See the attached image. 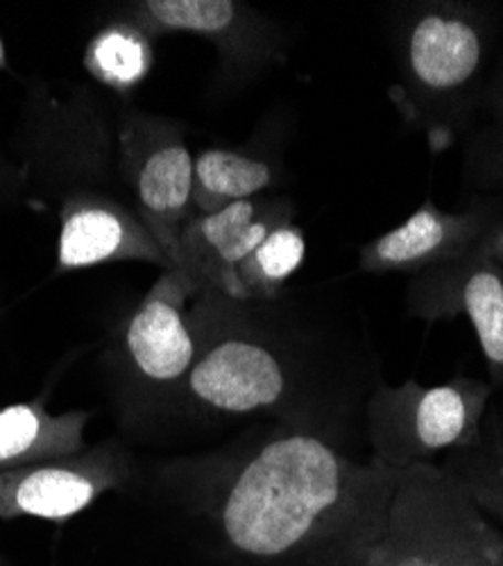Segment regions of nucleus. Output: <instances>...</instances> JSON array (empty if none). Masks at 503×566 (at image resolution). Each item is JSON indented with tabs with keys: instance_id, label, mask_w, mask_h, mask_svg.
<instances>
[{
	"instance_id": "f257e3e1",
	"label": "nucleus",
	"mask_w": 503,
	"mask_h": 566,
	"mask_svg": "<svg viewBox=\"0 0 503 566\" xmlns=\"http://www.w3.org/2000/svg\"><path fill=\"white\" fill-rule=\"evenodd\" d=\"M224 551L252 566H363L381 542L401 471L284 427L170 469Z\"/></svg>"
},
{
	"instance_id": "f03ea898",
	"label": "nucleus",
	"mask_w": 503,
	"mask_h": 566,
	"mask_svg": "<svg viewBox=\"0 0 503 566\" xmlns=\"http://www.w3.org/2000/svg\"><path fill=\"white\" fill-rule=\"evenodd\" d=\"M191 319L198 358L181 390L191 406L218 417L277 415L347 449L338 419L317 401L311 354L259 324L248 302L200 295Z\"/></svg>"
},
{
	"instance_id": "7ed1b4c3",
	"label": "nucleus",
	"mask_w": 503,
	"mask_h": 566,
	"mask_svg": "<svg viewBox=\"0 0 503 566\" xmlns=\"http://www.w3.org/2000/svg\"><path fill=\"white\" fill-rule=\"evenodd\" d=\"M499 28V10L488 3L418 0L397 6L390 25V101L433 153L461 144L496 62Z\"/></svg>"
},
{
	"instance_id": "20e7f679",
	"label": "nucleus",
	"mask_w": 503,
	"mask_h": 566,
	"mask_svg": "<svg viewBox=\"0 0 503 566\" xmlns=\"http://www.w3.org/2000/svg\"><path fill=\"white\" fill-rule=\"evenodd\" d=\"M363 566H503V528L433 464L401 471L388 528Z\"/></svg>"
},
{
	"instance_id": "39448f33",
	"label": "nucleus",
	"mask_w": 503,
	"mask_h": 566,
	"mask_svg": "<svg viewBox=\"0 0 503 566\" xmlns=\"http://www.w3.org/2000/svg\"><path fill=\"white\" fill-rule=\"evenodd\" d=\"M494 392L488 381L468 376L440 386H422L416 379L392 386L379 379L365 406L370 458L404 471L433 464L438 455L476 449Z\"/></svg>"
},
{
	"instance_id": "423d86ee",
	"label": "nucleus",
	"mask_w": 503,
	"mask_h": 566,
	"mask_svg": "<svg viewBox=\"0 0 503 566\" xmlns=\"http://www.w3.org/2000/svg\"><path fill=\"white\" fill-rule=\"evenodd\" d=\"M125 21L150 39L193 34L209 41L230 77H250L284 60L282 30L234 0H144L125 6Z\"/></svg>"
},
{
	"instance_id": "0eeeda50",
	"label": "nucleus",
	"mask_w": 503,
	"mask_h": 566,
	"mask_svg": "<svg viewBox=\"0 0 503 566\" xmlns=\"http://www.w3.org/2000/svg\"><path fill=\"white\" fill-rule=\"evenodd\" d=\"M127 177L136 198V213L175 268L177 241L193 209V153L185 134L168 120L139 118L127 136Z\"/></svg>"
},
{
	"instance_id": "6e6552de",
	"label": "nucleus",
	"mask_w": 503,
	"mask_h": 566,
	"mask_svg": "<svg viewBox=\"0 0 503 566\" xmlns=\"http://www.w3.org/2000/svg\"><path fill=\"white\" fill-rule=\"evenodd\" d=\"M404 304L408 315L429 324L465 317L479 340L488 384L503 390V268L481 252L449 261L406 283Z\"/></svg>"
},
{
	"instance_id": "1a4fd4ad",
	"label": "nucleus",
	"mask_w": 503,
	"mask_h": 566,
	"mask_svg": "<svg viewBox=\"0 0 503 566\" xmlns=\"http://www.w3.org/2000/svg\"><path fill=\"white\" fill-rule=\"evenodd\" d=\"M291 218V202L280 198H254L213 213H196L179 233L172 270L185 272L202 295L241 302V263L274 227Z\"/></svg>"
},
{
	"instance_id": "9d476101",
	"label": "nucleus",
	"mask_w": 503,
	"mask_h": 566,
	"mask_svg": "<svg viewBox=\"0 0 503 566\" xmlns=\"http://www.w3.org/2000/svg\"><path fill=\"white\" fill-rule=\"evenodd\" d=\"M127 479L129 460L114 444L10 469L0 474V518L66 522Z\"/></svg>"
},
{
	"instance_id": "9b49d317",
	"label": "nucleus",
	"mask_w": 503,
	"mask_h": 566,
	"mask_svg": "<svg viewBox=\"0 0 503 566\" xmlns=\"http://www.w3.org/2000/svg\"><path fill=\"white\" fill-rule=\"evenodd\" d=\"M501 213L503 198L472 196L470 205L461 211H442L436 202L427 200L408 220L365 243L358 252V268L370 274H418L459 261L479 250Z\"/></svg>"
},
{
	"instance_id": "f8f14e48",
	"label": "nucleus",
	"mask_w": 503,
	"mask_h": 566,
	"mask_svg": "<svg viewBox=\"0 0 503 566\" xmlns=\"http://www.w3.org/2000/svg\"><path fill=\"white\" fill-rule=\"evenodd\" d=\"M202 293L179 270H164L125 326V354L155 388L185 390L198 358V334L189 302Z\"/></svg>"
},
{
	"instance_id": "ddd939ff",
	"label": "nucleus",
	"mask_w": 503,
	"mask_h": 566,
	"mask_svg": "<svg viewBox=\"0 0 503 566\" xmlns=\"http://www.w3.org/2000/svg\"><path fill=\"white\" fill-rule=\"evenodd\" d=\"M57 272L96 268L114 261H144L170 270V263L139 213L120 202L80 193L64 202L60 216Z\"/></svg>"
},
{
	"instance_id": "4468645a",
	"label": "nucleus",
	"mask_w": 503,
	"mask_h": 566,
	"mask_svg": "<svg viewBox=\"0 0 503 566\" xmlns=\"http://www.w3.org/2000/svg\"><path fill=\"white\" fill-rule=\"evenodd\" d=\"M86 421V410L51 415L41 399L3 408L0 410V474L82 453Z\"/></svg>"
},
{
	"instance_id": "2eb2a0df",
	"label": "nucleus",
	"mask_w": 503,
	"mask_h": 566,
	"mask_svg": "<svg viewBox=\"0 0 503 566\" xmlns=\"http://www.w3.org/2000/svg\"><path fill=\"white\" fill-rule=\"evenodd\" d=\"M277 181V166L243 148H207L193 157V209L213 213L254 200Z\"/></svg>"
},
{
	"instance_id": "dca6fc26",
	"label": "nucleus",
	"mask_w": 503,
	"mask_h": 566,
	"mask_svg": "<svg viewBox=\"0 0 503 566\" xmlns=\"http://www.w3.org/2000/svg\"><path fill=\"white\" fill-rule=\"evenodd\" d=\"M461 146L465 188L474 196L503 198V55L494 62Z\"/></svg>"
},
{
	"instance_id": "f3484780",
	"label": "nucleus",
	"mask_w": 503,
	"mask_h": 566,
	"mask_svg": "<svg viewBox=\"0 0 503 566\" xmlns=\"http://www.w3.org/2000/svg\"><path fill=\"white\" fill-rule=\"evenodd\" d=\"M153 41L139 25L114 21L96 32L84 53V66L98 82L125 93L139 86L155 62Z\"/></svg>"
},
{
	"instance_id": "a211bd4d",
	"label": "nucleus",
	"mask_w": 503,
	"mask_h": 566,
	"mask_svg": "<svg viewBox=\"0 0 503 566\" xmlns=\"http://www.w3.org/2000/svg\"><path fill=\"white\" fill-rule=\"evenodd\" d=\"M304 256V231L293 222L274 227L239 268L241 302L277 300L289 276L302 268Z\"/></svg>"
},
{
	"instance_id": "6ab92c4d",
	"label": "nucleus",
	"mask_w": 503,
	"mask_h": 566,
	"mask_svg": "<svg viewBox=\"0 0 503 566\" xmlns=\"http://www.w3.org/2000/svg\"><path fill=\"white\" fill-rule=\"evenodd\" d=\"M438 464L459 479L465 485V490L472 494L476 505L503 528V479L501 476H496L472 449L453 451L444 455V460Z\"/></svg>"
},
{
	"instance_id": "aec40b11",
	"label": "nucleus",
	"mask_w": 503,
	"mask_h": 566,
	"mask_svg": "<svg viewBox=\"0 0 503 566\" xmlns=\"http://www.w3.org/2000/svg\"><path fill=\"white\" fill-rule=\"evenodd\" d=\"M472 451L503 479V401L490 403L481 429V444Z\"/></svg>"
},
{
	"instance_id": "412c9836",
	"label": "nucleus",
	"mask_w": 503,
	"mask_h": 566,
	"mask_svg": "<svg viewBox=\"0 0 503 566\" xmlns=\"http://www.w3.org/2000/svg\"><path fill=\"white\" fill-rule=\"evenodd\" d=\"M481 254H485L488 259H492L496 265L503 268V213L496 218V222L490 227V231L485 233V239L481 241L479 250Z\"/></svg>"
},
{
	"instance_id": "4be33fe9",
	"label": "nucleus",
	"mask_w": 503,
	"mask_h": 566,
	"mask_svg": "<svg viewBox=\"0 0 503 566\" xmlns=\"http://www.w3.org/2000/svg\"><path fill=\"white\" fill-rule=\"evenodd\" d=\"M8 66V60H6V45H3V41H0V69H6Z\"/></svg>"
}]
</instances>
